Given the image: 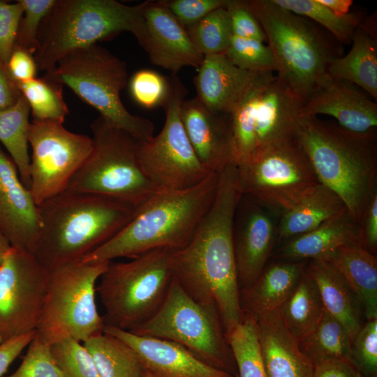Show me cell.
<instances>
[{
	"label": "cell",
	"mask_w": 377,
	"mask_h": 377,
	"mask_svg": "<svg viewBox=\"0 0 377 377\" xmlns=\"http://www.w3.org/2000/svg\"><path fill=\"white\" fill-rule=\"evenodd\" d=\"M356 242L361 244L360 225L346 209L315 229L288 240L276 257L294 261L321 259L343 245Z\"/></svg>",
	"instance_id": "4316f807"
},
{
	"label": "cell",
	"mask_w": 377,
	"mask_h": 377,
	"mask_svg": "<svg viewBox=\"0 0 377 377\" xmlns=\"http://www.w3.org/2000/svg\"><path fill=\"white\" fill-rule=\"evenodd\" d=\"M40 228L38 207L0 145V230L13 247L32 253Z\"/></svg>",
	"instance_id": "d6986e66"
},
{
	"label": "cell",
	"mask_w": 377,
	"mask_h": 377,
	"mask_svg": "<svg viewBox=\"0 0 377 377\" xmlns=\"http://www.w3.org/2000/svg\"><path fill=\"white\" fill-rule=\"evenodd\" d=\"M44 76L67 86L105 121L137 140L154 136V124L132 114L123 105L120 93L128 84L127 65L106 48L94 44L75 50Z\"/></svg>",
	"instance_id": "52a82bcc"
},
{
	"label": "cell",
	"mask_w": 377,
	"mask_h": 377,
	"mask_svg": "<svg viewBox=\"0 0 377 377\" xmlns=\"http://www.w3.org/2000/svg\"><path fill=\"white\" fill-rule=\"evenodd\" d=\"M320 3L329 8L331 10L339 15L348 14L350 6L353 5L352 0H318Z\"/></svg>",
	"instance_id": "db71d44e"
},
{
	"label": "cell",
	"mask_w": 377,
	"mask_h": 377,
	"mask_svg": "<svg viewBox=\"0 0 377 377\" xmlns=\"http://www.w3.org/2000/svg\"><path fill=\"white\" fill-rule=\"evenodd\" d=\"M273 1L283 8L320 24L339 43H351L355 30L362 22L361 13H348L339 15L318 0Z\"/></svg>",
	"instance_id": "d590c367"
},
{
	"label": "cell",
	"mask_w": 377,
	"mask_h": 377,
	"mask_svg": "<svg viewBox=\"0 0 377 377\" xmlns=\"http://www.w3.org/2000/svg\"><path fill=\"white\" fill-rule=\"evenodd\" d=\"M276 64V74L302 105L339 57L312 22L275 3L249 0Z\"/></svg>",
	"instance_id": "8992f818"
},
{
	"label": "cell",
	"mask_w": 377,
	"mask_h": 377,
	"mask_svg": "<svg viewBox=\"0 0 377 377\" xmlns=\"http://www.w3.org/2000/svg\"><path fill=\"white\" fill-rule=\"evenodd\" d=\"M361 244L374 254L377 247V193L372 194L360 223Z\"/></svg>",
	"instance_id": "681fc988"
},
{
	"label": "cell",
	"mask_w": 377,
	"mask_h": 377,
	"mask_svg": "<svg viewBox=\"0 0 377 377\" xmlns=\"http://www.w3.org/2000/svg\"><path fill=\"white\" fill-rule=\"evenodd\" d=\"M306 267L316 283L324 309L343 325L353 341L362 326L361 307L355 295L328 262L312 260Z\"/></svg>",
	"instance_id": "f546056e"
},
{
	"label": "cell",
	"mask_w": 377,
	"mask_h": 377,
	"mask_svg": "<svg viewBox=\"0 0 377 377\" xmlns=\"http://www.w3.org/2000/svg\"><path fill=\"white\" fill-rule=\"evenodd\" d=\"M109 263L79 261L50 271L37 337L51 346L67 338L84 342L103 332L105 323L95 295L96 283Z\"/></svg>",
	"instance_id": "8fae6325"
},
{
	"label": "cell",
	"mask_w": 377,
	"mask_h": 377,
	"mask_svg": "<svg viewBox=\"0 0 377 377\" xmlns=\"http://www.w3.org/2000/svg\"><path fill=\"white\" fill-rule=\"evenodd\" d=\"M314 377H364L348 360L331 359L314 364Z\"/></svg>",
	"instance_id": "f907efd6"
},
{
	"label": "cell",
	"mask_w": 377,
	"mask_h": 377,
	"mask_svg": "<svg viewBox=\"0 0 377 377\" xmlns=\"http://www.w3.org/2000/svg\"><path fill=\"white\" fill-rule=\"evenodd\" d=\"M6 66L13 78L17 82H25L36 78L38 71L33 54L15 47Z\"/></svg>",
	"instance_id": "c3c4849f"
},
{
	"label": "cell",
	"mask_w": 377,
	"mask_h": 377,
	"mask_svg": "<svg viewBox=\"0 0 377 377\" xmlns=\"http://www.w3.org/2000/svg\"><path fill=\"white\" fill-rule=\"evenodd\" d=\"M103 332L117 337L131 346L151 377H235L207 364L172 341L140 336L106 325Z\"/></svg>",
	"instance_id": "7402d4cb"
},
{
	"label": "cell",
	"mask_w": 377,
	"mask_h": 377,
	"mask_svg": "<svg viewBox=\"0 0 377 377\" xmlns=\"http://www.w3.org/2000/svg\"><path fill=\"white\" fill-rule=\"evenodd\" d=\"M93 357L100 377H144L146 371L136 352L105 332L83 342Z\"/></svg>",
	"instance_id": "1f68e13d"
},
{
	"label": "cell",
	"mask_w": 377,
	"mask_h": 377,
	"mask_svg": "<svg viewBox=\"0 0 377 377\" xmlns=\"http://www.w3.org/2000/svg\"><path fill=\"white\" fill-rule=\"evenodd\" d=\"M242 195L265 207L287 210L319 181L298 137L272 145L237 165Z\"/></svg>",
	"instance_id": "5bb4252c"
},
{
	"label": "cell",
	"mask_w": 377,
	"mask_h": 377,
	"mask_svg": "<svg viewBox=\"0 0 377 377\" xmlns=\"http://www.w3.org/2000/svg\"><path fill=\"white\" fill-rule=\"evenodd\" d=\"M279 309L288 330L299 341L311 333L319 322L324 306L306 266L295 289Z\"/></svg>",
	"instance_id": "4dcf8cb0"
},
{
	"label": "cell",
	"mask_w": 377,
	"mask_h": 377,
	"mask_svg": "<svg viewBox=\"0 0 377 377\" xmlns=\"http://www.w3.org/2000/svg\"><path fill=\"white\" fill-rule=\"evenodd\" d=\"M170 90L163 104L162 130L147 141H139L141 167L156 191L193 187L211 173L198 158L181 119V105L187 90L177 74L168 77Z\"/></svg>",
	"instance_id": "4fadbf2b"
},
{
	"label": "cell",
	"mask_w": 377,
	"mask_h": 377,
	"mask_svg": "<svg viewBox=\"0 0 377 377\" xmlns=\"http://www.w3.org/2000/svg\"><path fill=\"white\" fill-rule=\"evenodd\" d=\"M3 377H64V376L52 357L51 346L43 341L36 334L29 344L27 353L17 369L10 375Z\"/></svg>",
	"instance_id": "7bdbcfd3"
},
{
	"label": "cell",
	"mask_w": 377,
	"mask_h": 377,
	"mask_svg": "<svg viewBox=\"0 0 377 377\" xmlns=\"http://www.w3.org/2000/svg\"><path fill=\"white\" fill-rule=\"evenodd\" d=\"M219 174L180 191H156L138 206L132 219L115 236L85 256L86 263H109L145 252L184 247L215 198Z\"/></svg>",
	"instance_id": "3957f363"
},
{
	"label": "cell",
	"mask_w": 377,
	"mask_h": 377,
	"mask_svg": "<svg viewBox=\"0 0 377 377\" xmlns=\"http://www.w3.org/2000/svg\"><path fill=\"white\" fill-rule=\"evenodd\" d=\"M367 24L355 30L350 51L330 62L327 73L360 87L374 100L377 98V40Z\"/></svg>",
	"instance_id": "83f0119b"
},
{
	"label": "cell",
	"mask_w": 377,
	"mask_h": 377,
	"mask_svg": "<svg viewBox=\"0 0 377 377\" xmlns=\"http://www.w3.org/2000/svg\"><path fill=\"white\" fill-rule=\"evenodd\" d=\"M267 207L242 195L234 218L233 241L239 286H251L264 270L276 233Z\"/></svg>",
	"instance_id": "ac0fdd59"
},
{
	"label": "cell",
	"mask_w": 377,
	"mask_h": 377,
	"mask_svg": "<svg viewBox=\"0 0 377 377\" xmlns=\"http://www.w3.org/2000/svg\"><path fill=\"white\" fill-rule=\"evenodd\" d=\"M299 342L313 364L331 359H343L353 363L352 341L348 332L325 309L315 328Z\"/></svg>",
	"instance_id": "836d02e7"
},
{
	"label": "cell",
	"mask_w": 377,
	"mask_h": 377,
	"mask_svg": "<svg viewBox=\"0 0 377 377\" xmlns=\"http://www.w3.org/2000/svg\"><path fill=\"white\" fill-rule=\"evenodd\" d=\"M172 252L154 249L108 263L96 288L105 325L131 331L156 312L173 280Z\"/></svg>",
	"instance_id": "ba28073f"
},
{
	"label": "cell",
	"mask_w": 377,
	"mask_h": 377,
	"mask_svg": "<svg viewBox=\"0 0 377 377\" xmlns=\"http://www.w3.org/2000/svg\"><path fill=\"white\" fill-rule=\"evenodd\" d=\"M343 278L367 320L377 318V258L360 243L343 245L324 258Z\"/></svg>",
	"instance_id": "d4e9b609"
},
{
	"label": "cell",
	"mask_w": 377,
	"mask_h": 377,
	"mask_svg": "<svg viewBox=\"0 0 377 377\" xmlns=\"http://www.w3.org/2000/svg\"><path fill=\"white\" fill-rule=\"evenodd\" d=\"M17 84L29 105L34 120L64 122L68 108L64 100L62 84L45 76Z\"/></svg>",
	"instance_id": "8d00e7d4"
},
{
	"label": "cell",
	"mask_w": 377,
	"mask_h": 377,
	"mask_svg": "<svg viewBox=\"0 0 377 377\" xmlns=\"http://www.w3.org/2000/svg\"><path fill=\"white\" fill-rule=\"evenodd\" d=\"M352 357L364 376H377V318L361 327L352 341Z\"/></svg>",
	"instance_id": "ee69618b"
},
{
	"label": "cell",
	"mask_w": 377,
	"mask_h": 377,
	"mask_svg": "<svg viewBox=\"0 0 377 377\" xmlns=\"http://www.w3.org/2000/svg\"><path fill=\"white\" fill-rule=\"evenodd\" d=\"M144 377H151V376L146 371Z\"/></svg>",
	"instance_id": "9f6ffc18"
},
{
	"label": "cell",
	"mask_w": 377,
	"mask_h": 377,
	"mask_svg": "<svg viewBox=\"0 0 377 377\" xmlns=\"http://www.w3.org/2000/svg\"><path fill=\"white\" fill-rule=\"evenodd\" d=\"M23 14L20 3L0 1V59L7 63L15 46L20 21Z\"/></svg>",
	"instance_id": "7dc6e473"
},
{
	"label": "cell",
	"mask_w": 377,
	"mask_h": 377,
	"mask_svg": "<svg viewBox=\"0 0 377 377\" xmlns=\"http://www.w3.org/2000/svg\"><path fill=\"white\" fill-rule=\"evenodd\" d=\"M258 73L237 67L223 53L205 56L193 79L196 98L213 112L230 114Z\"/></svg>",
	"instance_id": "603a6c76"
},
{
	"label": "cell",
	"mask_w": 377,
	"mask_h": 377,
	"mask_svg": "<svg viewBox=\"0 0 377 377\" xmlns=\"http://www.w3.org/2000/svg\"><path fill=\"white\" fill-rule=\"evenodd\" d=\"M133 100L147 109L163 106L170 90L168 77L151 69L136 71L128 83Z\"/></svg>",
	"instance_id": "60d3db41"
},
{
	"label": "cell",
	"mask_w": 377,
	"mask_h": 377,
	"mask_svg": "<svg viewBox=\"0 0 377 377\" xmlns=\"http://www.w3.org/2000/svg\"><path fill=\"white\" fill-rule=\"evenodd\" d=\"M267 377H314V364L288 330L277 309L257 320Z\"/></svg>",
	"instance_id": "cb8c5ba5"
},
{
	"label": "cell",
	"mask_w": 377,
	"mask_h": 377,
	"mask_svg": "<svg viewBox=\"0 0 377 377\" xmlns=\"http://www.w3.org/2000/svg\"><path fill=\"white\" fill-rule=\"evenodd\" d=\"M223 54L241 69L255 73H276V64L272 51L263 41L232 36Z\"/></svg>",
	"instance_id": "f35d334b"
},
{
	"label": "cell",
	"mask_w": 377,
	"mask_h": 377,
	"mask_svg": "<svg viewBox=\"0 0 377 377\" xmlns=\"http://www.w3.org/2000/svg\"><path fill=\"white\" fill-rule=\"evenodd\" d=\"M50 271L30 252L11 246L0 265V343L36 331Z\"/></svg>",
	"instance_id": "2e32d148"
},
{
	"label": "cell",
	"mask_w": 377,
	"mask_h": 377,
	"mask_svg": "<svg viewBox=\"0 0 377 377\" xmlns=\"http://www.w3.org/2000/svg\"><path fill=\"white\" fill-rule=\"evenodd\" d=\"M142 13L148 33L145 50L153 64L172 74H177L186 66L199 68L204 56L193 44L185 27L162 1H145Z\"/></svg>",
	"instance_id": "ffe728a7"
},
{
	"label": "cell",
	"mask_w": 377,
	"mask_h": 377,
	"mask_svg": "<svg viewBox=\"0 0 377 377\" xmlns=\"http://www.w3.org/2000/svg\"><path fill=\"white\" fill-rule=\"evenodd\" d=\"M91 128L92 150L65 191L98 194L141 205L156 191L141 167L140 140L100 116Z\"/></svg>",
	"instance_id": "30bf717a"
},
{
	"label": "cell",
	"mask_w": 377,
	"mask_h": 377,
	"mask_svg": "<svg viewBox=\"0 0 377 377\" xmlns=\"http://www.w3.org/2000/svg\"><path fill=\"white\" fill-rule=\"evenodd\" d=\"M28 142L32 149L29 190L37 205L66 190L93 147L91 138L48 120L30 122Z\"/></svg>",
	"instance_id": "9a60e30c"
},
{
	"label": "cell",
	"mask_w": 377,
	"mask_h": 377,
	"mask_svg": "<svg viewBox=\"0 0 377 377\" xmlns=\"http://www.w3.org/2000/svg\"><path fill=\"white\" fill-rule=\"evenodd\" d=\"M306 266L305 260H288L265 267L251 286L241 290L243 311L257 320L279 309L295 289Z\"/></svg>",
	"instance_id": "484cf974"
},
{
	"label": "cell",
	"mask_w": 377,
	"mask_h": 377,
	"mask_svg": "<svg viewBox=\"0 0 377 377\" xmlns=\"http://www.w3.org/2000/svg\"><path fill=\"white\" fill-rule=\"evenodd\" d=\"M11 244L7 237L0 230V265L6 253L11 248Z\"/></svg>",
	"instance_id": "11a10c76"
},
{
	"label": "cell",
	"mask_w": 377,
	"mask_h": 377,
	"mask_svg": "<svg viewBox=\"0 0 377 377\" xmlns=\"http://www.w3.org/2000/svg\"><path fill=\"white\" fill-rule=\"evenodd\" d=\"M38 207L41 228L32 254L49 271L80 261L121 231L138 208L117 198L69 191Z\"/></svg>",
	"instance_id": "7a4b0ae2"
},
{
	"label": "cell",
	"mask_w": 377,
	"mask_h": 377,
	"mask_svg": "<svg viewBox=\"0 0 377 377\" xmlns=\"http://www.w3.org/2000/svg\"><path fill=\"white\" fill-rule=\"evenodd\" d=\"M242 197L235 164L220 174L214 202L190 242L172 251L174 279L198 303L216 310L225 335L244 318L233 223Z\"/></svg>",
	"instance_id": "6da1fadb"
},
{
	"label": "cell",
	"mask_w": 377,
	"mask_h": 377,
	"mask_svg": "<svg viewBox=\"0 0 377 377\" xmlns=\"http://www.w3.org/2000/svg\"><path fill=\"white\" fill-rule=\"evenodd\" d=\"M22 96L17 82L9 73L6 64L0 59V110L15 105Z\"/></svg>",
	"instance_id": "f5cc1de1"
},
{
	"label": "cell",
	"mask_w": 377,
	"mask_h": 377,
	"mask_svg": "<svg viewBox=\"0 0 377 377\" xmlns=\"http://www.w3.org/2000/svg\"><path fill=\"white\" fill-rule=\"evenodd\" d=\"M302 105L275 73H258L230 114L235 163H244L272 145L297 138Z\"/></svg>",
	"instance_id": "9c48e42d"
},
{
	"label": "cell",
	"mask_w": 377,
	"mask_h": 377,
	"mask_svg": "<svg viewBox=\"0 0 377 377\" xmlns=\"http://www.w3.org/2000/svg\"><path fill=\"white\" fill-rule=\"evenodd\" d=\"M226 8L232 36L266 41L265 34L251 10L248 1L229 0Z\"/></svg>",
	"instance_id": "f6af8a7d"
},
{
	"label": "cell",
	"mask_w": 377,
	"mask_h": 377,
	"mask_svg": "<svg viewBox=\"0 0 377 377\" xmlns=\"http://www.w3.org/2000/svg\"><path fill=\"white\" fill-rule=\"evenodd\" d=\"M36 331L12 338L0 343V377L34 338Z\"/></svg>",
	"instance_id": "816d5d0a"
},
{
	"label": "cell",
	"mask_w": 377,
	"mask_h": 377,
	"mask_svg": "<svg viewBox=\"0 0 377 377\" xmlns=\"http://www.w3.org/2000/svg\"><path fill=\"white\" fill-rule=\"evenodd\" d=\"M327 114L356 134L376 133L377 104L360 87L326 73L301 108L302 117Z\"/></svg>",
	"instance_id": "e0dca14e"
},
{
	"label": "cell",
	"mask_w": 377,
	"mask_h": 377,
	"mask_svg": "<svg viewBox=\"0 0 377 377\" xmlns=\"http://www.w3.org/2000/svg\"><path fill=\"white\" fill-rule=\"evenodd\" d=\"M129 332L176 343L234 376V359L216 310L195 301L174 277L156 312Z\"/></svg>",
	"instance_id": "7c38bea8"
},
{
	"label": "cell",
	"mask_w": 377,
	"mask_h": 377,
	"mask_svg": "<svg viewBox=\"0 0 377 377\" xmlns=\"http://www.w3.org/2000/svg\"><path fill=\"white\" fill-rule=\"evenodd\" d=\"M226 337L239 377H267L254 317L244 312L242 320Z\"/></svg>",
	"instance_id": "e575fe53"
},
{
	"label": "cell",
	"mask_w": 377,
	"mask_h": 377,
	"mask_svg": "<svg viewBox=\"0 0 377 377\" xmlns=\"http://www.w3.org/2000/svg\"><path fill=\"white\" fill-rule=\"evenodd\" d=\"M346 209L339 196L319 182L297 204L282 212L276 227L278 238L288 241L306 233Z\"/></svg>",
	"instance_id": "f1b7e54d"
},
{
	"label": "cell",
	"mask_w": 377,
	"mask_h": 377,
	"mask_svg": "<svg viewBox=\"0 0 377 377\" xmlns=\"http://www.w3.org/2000/svg\"><path fill=\"white\" fill-rule=\"evenodd\" d=\"M29 105L23 96L13 106L0 110V142L17 168L19 175L29 189L30 156L28 151Z\"/></svg>",
	"instance_id": "d6a6232c"
},
{
	"label": "cell",
	"mask_w": 377,
	"mask_h": 377,
	"mask_svg": "<svg viewBox=\"0 0 377 377\" xmlns=\"http://www.w3.org/2000/svg\"><path fill=\"white\" fill-rule=\"evenodd\" d=\"M180 114L191 146L207 170L220 174L235 164L230 114L209 110L196 97L183 101Z\"/></svg>",
	"instance_id": "44dd1931"
},
{
	"label": "cell",
	"mask_w": 377,
	"mask_h": 377,
	"mask_svg": "<svg viewBox=\"0 0 377 377\" xmlns=\"http://www.w3.org/2000/svg\"><path fill=\"white\" fill-rule=\"evenodd\" d=\"M228 1L229 0L162 1L184 27L198 22L217 8L226 7Z\"/></svg>",
	"instance_id": "bcb514c9"
},
{
	"label": "cell",
	"mask_w": 377,
	"mask_h": 377,
	"mask_svg": "<svg viewBox=\"0 0 377 377\" xmlns=\"http://www.w3.org/2000/svg\"><path fill=\"white\" fill-rule=\"evenodd\" d=\"M143 6L116 0H55L38 34L34 54L38 70L48 73L69 53L123 31L132 34L145 50L148 33Z\"/></svg>",
	"instance_id": "5b68a950"
},
{
	"label": "cell",
	"mask_w": 377,
	"mask_h": 377,
	"mask_svg": "<svg viewBox=\"0 0 377 377\" xmlns=\"http://www.w3.org/2000/svg\"><path fill=\"white\" fill-rule=\"evenodd\" d=\"M297 137L319 182L339 196L360 225L376 191V133L356 134L309 116L302 117Z\"/></svg>",
	"instance_id": "277c9868"
},
{
	"label": "cell",
	"mask_w": 377,
	"mask_h": 377,
	"mask_svg": "<svg viewBox=\"0 0 377 377\" xmlns=\"http://www.w3.org/2000/svg\"><path fill=\"white\" fill-rule=\"evenodd\" d=\"M51 353L64 377H100L92 356L80 341L67 338L52 344Z\"/></svg>",
	"instance_id": "ab89813d"
},
{
	"label": "cell",
	"mask_w": 377,
	"mask_h": 377,
	"mask_svg": "<svg viewBox=\"0 0 377 377\" xmlns=\"http://www.w3.org/2000/svg\"><path fill=\"white\" fill-rule=\"evenodd\" d=\"M23 8L15 40V46L34 54L38 34L42 21L55 0H18Z\"/></svg>",
	"instance_id": "b9f144b4"
},
{
	"label": "cell",
	"mask_w": 377,
	"mask_h": 377,
	"mask_svg": "<svg viewBox=\"0 0 377 377\" xmlns=\"http://www.w3.org/2000/svg\"><path fill=\"white\" fill-rule=\"evenodd\" d=\"M185 29L197 50L204 57L224 53L232 36L226 7L213 10Z\"/></svg>",
	"instance_id": "74e56055"
}]
</instances>
